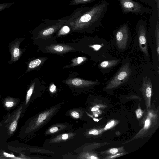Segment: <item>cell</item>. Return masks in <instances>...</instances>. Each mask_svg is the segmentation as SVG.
Returning <instances> with one entry per match:
<instances>
[{"mask_svg":"<svg viewBox=\"0 0 159 159\" xmlns=\"http://www.w3.org/2000/svg\"><path fill=\"white\" fill-rule=\"evenodd\" d=\"M155 13L154 23L150 20L149 31L148 33V43L151 50L154 66L159 71V17Z\"/></svg>","mask_w":159,"mask_h":159,"instance_id":"cell-3","label":"cell"},{"mask_svg":"<svg viewBox=\"0 0 159 159\" xmlns=\"http://www.w3.org/2000/svg\"><path fill=\"white\" fill-rule=\"evenodd\" d=\"M93 120L95 121H97V122H98L99 121V120L98 119H96V118H94L93 119Z\"/></svg>","mask_w":159,"mask_h":159,"instance_id":"cell-32","label":"cell"},{"mask_svg":"<svg viewBox=\"0 0 159 159\" xmlns=\"http://www.w3.org/2000/svg\"><path fill=\"white\" fill-rule=\"evenodd\" d=\"M114 123V121H112L109 123L107 124L105 127V129H107L110 128L112 126Z\"/></svg>","mask_w":159,"mask_h":159,"instance_id":"cell-22","label":"cell"},{"mask_svg":"<svg viewBox=\"0 0 159 159\" xmlns=\"http://www.w3.org/2000/svg\"><path fill=\"white\" fill-rule=\"evenodd\" d=\"M150 124V120L149 119H147L145 121V128L148 127L149 125Z\"/></svg>","mask_w":159,"mask_h":159,"instance_id":"cell-27","label":"cell"},{"mask_svg":"<svg viewBox=\"0 0 159 159\" xmlns=\"http://www.w3.org/2000/svg\"><path fill=\"white\" fill-rule=\"evenodd\" d=\"M89 134H93L94 135H97L98 134V131L97 130L95 129L91 130L89 132Z\"/></svg>","mask_w":159,"mask_h":159,"instance_id":"cell-24","label":"cell"},{"mask_svg":"<svg viewBox=\"0 0 159 159\" xmlns=\"http://www.w3.org/2000/svg\"><path fill=\"white\" fill-rule=\"evenodd\" d=\"M0 152H1L0 151Z\"/></svg>","mask_w":159,"mask_h":159,"instance_id":"cell-35","label":"cell"},{"mask_svg":"<svg viewBox=\"0 0 159 159\" xmlns=\"http://www.w3.org/2000/svg\"><path fill=\"white\" fill-rule=\"evenodd\" d=\"M141 2L148 5L152 9L155 11L157 10L156 6L154 0H139ZM157 11V10H156Z\"/></svg>","mask_w":159,"mask_h":159,"instance_id":"cell-16","label":"cell"},{"mask_svg":"<svg viewBox=\"0 0 159 159\" xmlns=\"http://www.w3.org/2000/svg\"><path fill=\"white\" fill-rule=\"evenodd\" d=\"M35 85V83L34 82H32L31 84L30 87L28 88L27 91L26 98V105L27 104L31 98L34 89Z\"/></svg>","mask_w":159,"mask_h":159,"instance_id":"cell-13","label":"cell"},{"mask_svg":"<svg viewBox=\"0 0 159 159\" xmlns=\"http://www.w3.org/2000/svg\"><path fill=\"white\" fill-rule=\"evenodd\" d=\"M71 116L75 118H78L80 117V115L76 111H73L71 113Z\"/></svg>","mask_w":159,"mask_h":159,"instance_id":"cell-21","label":"cell"},{"mask_svg":"<svg viewBox=\"0 0 159 159\" xmlns=\"http://www.w3.org/2000/svg\"><path fill=\"white\" fill-rule=\"evenodd\" d=\"M97 0H72L69 5L75 6L80 4L88 3Z\"/></svg>","mask_w":159,"mask_h":159,"instance_id":"cell-14","label":"cell"},{"mask_svg":"<svg viewBox=\"0 0 159 159\" xmlns=\"http://www.w3.org/2000/svg\"><path fill=\"white\" fill-rule=\"evenodd\" d=\"M109 4L103 0L91 7H81L62 18L73 30L92 31L102 25V21Z\"/></svg>","mask_w":159,"mask_h":159,"instance_id":"cell-1","label":"cell"},{"mask_svg":"<svg viewBox=\"0 0 159 159\" xmlns=\"http://www.w3.org/2000/svg\"><path fill=\"white\" fill-rule=\"evenodd\" d=\"M98 114H95V117H98Z\"/></svg>","mask_w":159,"mask_h":159,"instance_id":"cell-33","label":"cell"},{"mask_svg":"<svg viewBox=\"0 0 159 159\" xmlns=\"http://www.w3.org/2000/svg\"><path fill=\"white\" fill-rule=\"evenodd\" d=\"M68 138V135L67 134H64L62 136V138L63 140H66Z\"/></svg>","mask_w":159,"mask_h":159,"instance_id":"cell-29","label":"cell"},{"mask_svg":"<svg viewBox=\"0 0 159 159\" xmlns=\"http://www.w3.org/2000/svg\"><path fill=\"white\" fill-rule=\"evenodd\" d=\"M47 117V114L46 113L40 114L38 118L37 122L39 123H41L43 122V120H45Z\"/></svg>","mask_w":159,"mask_h":159,"instance_id":"cell-18","label":"cell"},{"mask_svg":"<svg viewBox=\"0 0 159 159\" xmlns=\"http://www.w3.org/2000/svg\"><path fill=\"white\" fill-rule=\"evenodd\" d=\"M58 128L57 127H54L50 129L49 131L50 132L53 133L57 131L58 130Z\"/></svg>","mask_w":159,"mask_h":159,"instance_id":"cell-23","label":"cell"},{"mask_svg":"<svg viewBox=\"0 0 159 159\" xmlns=\"http://www.w3.org/2000/svg\"><path fill=\"white\" fill-rule=\"evenodd\" d=\"M22 110V107H20L13 114L11 120L9 122L8 131L9 134L11 135L16 129L18 121L21 115Z\"/></svg>","mask_w":159,"mask_h":159,"instance_id":"cell-9","label":"cell"},{"mask_svg":"<svg viewBox=\"0 0 159 159\" xmlns=\"http://www.w3.org/2000/svg\"><path fill=\"white\" fill-rule=\"evenodd\" d=\"M41 61L39 59H37L30 61L27 64V69L26 72L22 75L20 76V78L22 75H23L27 73L31 70L34 69L39 66L41 63Z\"/></svg>","mask_w":159,"mask_h":159,"instance_id":"cell-12","label":"cell"},{"mask_svg":"<svg viewBox=\"0 0 159 159\" xmlns=\"http://www.w3.org/2000/svg\"><path fill=\"white\" fill-rule=\"evenodd\" d=\"M2 7H3L2 6H0V10L1 9Z\"/></svg>","mask_w":159,"mask_h":159,"instance_id":"cell-34","label":"cell"},{"mask_svg":"<svg viewBox=\"0 0 159 159\" xmlns=\"http://www.w3.org/2000/svg\"><path fill=\"white\" fill-rule=\"evenodd\" d=\"M65 25L61 28L60 32L61 34H67L70 31V28L69 25L65 23Z\"/></svg>","mask_w":159,"mask_h":159,"instance_id":"cell-17","label":"cell"},{"mask_svg":"<svg viewBox=\"0 0 159 159\" xmlns=\"http://www.w3.org/2000/svg\"><path fill=\"white\" fill-rule=\"evenodd\" d=\"M17 157L12 154L7 153L5 152H2L0 153V159L10 158V159H22L21 157Z\"/></svg>","mask_w":159,"mask_h":159,"instance_id":"cell-15","label":"cell"},{"mask_svg":"<svg viewBox=\"0 0 159 159\" xmlns=\"http://www.w3.org/2000/svg\"><path fill=\"white\" fill-rule=\"evenodd\" d=\"M70 84L75 86H88L100 84V82L98 80L96 81H88L82 80L79 78H75L70 81Z\"/></svg>","mask_w":159,"mask_h":159,"instance_id":"cell-10","label":"cell"},{"mask_svg":"<svg viewBox=\"0 0 159 159\" xmlns=\"http://www.w3.org/2000/svg\"><path fill=\"white\" fill-rule=\"evenodd\" d=\"M114 44L117 49L120 52L128 48L131 43L132 36L128 23L121 25L113 33Z\"/></svg>","mask_w":159,"mask_h":159,"instance_id":"cell-4","label":"cell"},{"mask_svg":"<svg viewBox=\"0 0 159 159\" xmlns=\"http://www.w3.org/2000/svg\"><path fill=\"white\" fill-rule=\"evenodd\" d=\"M121 11L124 14H135L152 13L153 10L133 0H119Z\"/></svg>","mask_w":159,"mask_h":159,"instance_id":"cell-6","label":"cell"},{"mask_svg":"<svg viewBox=\"0 0 159 159\" xmlns=\"http://www.w3.org/2000/svg\"><path fill=\"white\" fill-rule=\"evenodd\" d=\"M118 152V150L117 148H114L111 149L110 150V152L112 154H115Z\"/></svg>","mask_w":159,"mask_h":159,"instance_id":"cell-26","label":"cell"},{"mask_svg":"<svg viewBox=\"0 0 159 159\" xmlns=\"http://www.w3.org/2000/svg\"><path fill=\"white\" fill-rule=\"evenodd\" d=\"M83 61V59L82 57H79L77 59V63L78 64L81 63Z\"/></svg>","mask_w":159,"mask_h":159,"instance_id":"cell-30","label":"cell"},{"mask_svg":"<svg viewBox=\"0 0 159 159\" xmlns=\"http://www.w3.org/2000/svg\"><path fill=\"white\" fill-rule=\"evenodd\" d=\"M134 73V69L130 61L125 59L115 74L107 81L106 89H109L115 88L127 82L132 78Z\"/></svg>","mask_w":159,"mask_h":159,"instance_id":"cell-2","label":"cell"},{"mask_svg":"<svg viewBox=\"0 0 159 159\" xmlns=\"http://www.w3.org/2000/svg\"></svg>","mask_w":159,"mask_h":159,"instance_id":"cell-36","label":"cell"},{"mask_svg":"<svg viewBox=\"0 0 159 159\" xmlns=\"http://www.w3.org/2000/svg\"><path fill=\"white\" fill-rule=\"evenodd\" d=\"M53 49L54 50L58 52H61L64 50V47L61 45H56L53 47Z\"/></svg>","mask_w":159,"mask_h":159,"instance_id":"cell-19","label":"cell"},{"mask_svg":"<svg viewBox=\"0 0 159 159\" xmlns=\"http://www.w3.org/2000/svg\"><path fill=\"white\" fill-rule=\"evenodd\" d=\"M90 158L91 159H96L98 158H97L95 157L94 156H91V157H90Z\"/></svg>","mask_w":159,"mask_h":159,"instance_id":"cell-31","label":"cell"},{"mask_svg":"<svg viewBox=\"0 0 159 159\" xmlns=\"http://www.w3.org/2000/svg\"><path fill=\"white\" fill-rule=\"evenodd\" d=\"M120 62V60L117 58L114 57L110 58H107L100 61L98 65V67L101 72L104 74L110 72L118 65Z\"/></svg>","mask_w":159,"mask_h":159,"instance_id":"cell-8","label":"cell"},{"mask_svg":"<svg viewBox=\"0 0 159 159\" xmlns=\"http://www.w3.org/2000/svg\"><path fill=\"white\" fill-rule=\"evenodd\" d=\"M18 102L17 98L8 97L4 99L3 104L7 109L10 110L16 106Z\"/></svg>","mask_w":159,"mask_h":159,"instance_id":"cell-11","label":"cell"},{"mask_svg":"<svg viewBox=\"0 0 159 159\" xmlns=\"http://www.w3.org/2000/svg\"><path fill=\"white\" fill-rule=\"evenodd\" d=\"M100 108V106L99 105H96L93 107L91 111H93L98 110Z\"/></svg>","mask_w":159,"mask_h":159,"instance_id":"cell-28","label":"cell"},{"mask_svg":"<svg viewBox=\"0 0 159 159\" xmlns=\"http://www.w3.org/2000/svg\"><path fill=\"white\" fill-rule=\"evenodd\" d=\"M136 31L139 49L143 53L144 58L149 64L150 58L148 49V30L145 20L138 21L136 25Z\"/></svg>","mask_w":159,"mask_h":159,"instance_id":"cell-5","label":"cell"},{"mask_svg":"<svg viewBox=\"0 0 159 159\" xmlns=\"http://www.w3.org/2000/svg\"><path fill=\"white\" fill-rule=\"evenodd\" d=\"M136 114L137 118H139L142 116V112L140 109H139L136 111Z\"/></svg>","mask_w":159,"mask_h":159,"instance_id":"cell-20","label":"cell"},{"mask_svg":"<svg viewBox=\"0 0 159 159\" xmlns=\"http://www.w3.org/2000/svg\"><path fill=\"white\" fill-rule=\"evenodd\" d=\"M56 87L55 85L54 84H52L50 87V91L52 92H53L56 90Z\"/></svg>","mask_w":159,"mask_h":159,"instance_id":"cell-25","label":"cell"},{"mask_svg":"<svg viewBox=\"0 0 159 159\" xmlns=\"http://www.w3.org/2000/svg\"><path fill=\"white\" fill-rule=\"evenodd\" d=\"M24 39L23 37L16 38L9 43L8 48L11 57L8 64H11L17 62L25 52V48H20V44Z\"/></svg>","mask_w":159,"mask_h":159,"instance_id":"cell-7","label":"cell"}]
</instances>
